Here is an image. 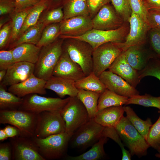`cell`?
Returning <instances> with one entry per match:
<instances>
[{"mask_svg":"<svg viewBox=\"0 0 160 160\" xmlns=\"http://www.w3.org/2000/svg\"><path fill=\"white\" fill-rule=\"evenodd\" d=\"M16 62L14 58L12 50H1L0 51V70H6L13 65Z\"/></svg>","mask_w":160,"mask_h":160,"instance_id":"41","label":"cell"},{"mask_svg":"<svg viewBox=\"0 0 160 160\" xmlns=\"http://www.w3.org/2000/svg\"><path fill=\"white\" fill-rule=\"evenodd\" d=\"M122 152V160H131V157L132 155L129 151L126 150L124 148L121 149Z\"/></svg>","mask_w":160,"mask_h":160,"instance_id":"53","label":"cell"},{"mask_svg":"<svg viewBox=\"0 0 160 160\" xmlns=\"http://www.w3.org/2000/svg\"><path fill=\"white\" fill-rule=\"evenodd\" d=\"M147 20L148 25L151 29L160 30V9H149Z\"/></svg>","mask_w":160,"mask_h":160,"instance_id":"43","label":"cell"},{"mask_svg":"<svg viewBox=\"0 0 160 160\" xmlns=\"http://www.w3.org/2000/svg\"><path fill=\"white\" fill-rule=\"evenodd\" d=\"M78 89L95 92L101 94L106 88L99 77L93 72L89 75L75 82Z\"/></svg>","mask_w":160,"mask_h":160,"instance_id":"30","label":"cell"},{"mask_svg":"<svg viewBox=\"0 0 160 160\" xmlns=\"http://www.w3.org/2000/svg\"><path fill=\"white\" fill-rule=\"evenodd\" d=\"M6 87L0 83V110H12L18 109L22 104L23 98L7 92Z\"/></svg>","mask_w":160,"mask_h":160,"instance_id":"31","label":"cell"},{"mask_svg":"<svg viewBox=\"0 0 160 160\" xmlns=\"http://www.w3.org/2000/svg\"><path fill=\"white\" fill-rule=\"evenodd\" d=\"M41 49L36 45L24 43L12 49L16 62L24 61L35 64L38 60Z\"/></svg>","mask_w":160,"mask_h":160,"instance_id":"23","label":"cell"},{"mask_svg":"<svg viewBox=\"0 0 160 160\" xmlns=\"http://www.w3.org/2000/svg\"><path fill=\"white\" fill-rule=\"evenodd\" d=\"M159 153H160V146L157 150Z\"/></svg>","mask_w":160,"mask_h":160,"instance_id":"57","label":"cell"},{"mask_svg":"<svg viewBox=\"0 0 160 160\" xmlns=\"http://www.w3.org/2000/svg\"><path fill=\"white\" fill-rule=\"evenodd\" d=\"M61 113L65 123V132L71 137L90 119L86 108L76 96L70 97Z\"/></svg>","mask_w":160,"mask_h":160,"instance_id":"6","label":"cell"},{"mask_svg":"<svg viewBox=\"0 0 160 160\" xmlns=\"http://www.w3.org/2000/svg\"><path fill=\"white\" fill-rule=\"evenodd\" d=\"M115 128L132 156L140 157L147 154L150 146L145 139L126 117H122Z\"/></svg>","mask_w":160,"mask_h":160,"instance_id":"4","label":"cell"},{"mask_svg":"<svg viewBox=\"0 0 160 160\" xmlns=\"http://www.w3.org/2000/svg\"><path fill=\"white\" fill-rule=\"evenodd\" d=\"M149 9H160V0H147Z\"/></svg>","mask_w":160,"mask_h":160,"instance_id":"52","label":"cell"},{"mask_svg":"<svg viewBox=\"0 0 160 160\" xmlns=\"http://www.w3.org/2000/svg\"></svg>","mask_w":160,"mask_h":160,"instance_id":"59","label":"cell"},{"mask_svg":"<svg viewBox=\"0 0 160 160\" xmlns=\"http://www.w3.org/2000/svg\"><path fill=\"white\" fill-rule=\"evenodd\" d=\"M126 116L138 132L146 139L150 129L152 125L150 118L143 120L136 114L133 110L129 106H123Z\"/></svg>","mask_w":160,"mask_h":160,"instance_id":"29","label":"cell"},{"mask_svg":"<svg viewBox=\"0 0 160 160\" xmlns=\"http://www.w3.org/2000/svg\"><path fill=\"white\" fill-rule=\"evenodd\" d=\"M16 8L15 1L11 0H0V15L10 13Z\"/></svg>","mask_w":160,"mask_h":160,"instance_id":"49","label":"cell"},{"mask_svg":"<svg viewBox=\"0 0 160 160\" xmlns=\"http://www.w3.org/2000/svg\"><path fill=\"white\" fill-rule=\"evenodd\" d=\"M116 42H108L93 49V72L97 76L108 69L123 52Z\"/></svg>","mask_w":160,"mask_h":160,"instance_id":"11","label":"cell"},{"mask_svg":"<svg viewBox=\"0 0 160 160\" xmlns=\"http://www.w3.org/2000/svg\"><path fill=\"white\" fill-rule=\"evenodd\" d=\"M63 49L70 58L81 67L87 76L93 72V49L87 42L73 38H67Z\"/></svg>","mask_w":160,"mask_h":160,"instance_id":"5","label":"cell"},{"mask_svg":"<svg viewBox=\"0 0 160 160\" xmlns=\"http://www.w3.org/2000/svg\"><path fill=\"white\" fill-rule=\"evenodd\" d=\"M63 42L62 40H55L41 48L38 60L35 64V76L46 81L52 76L63 51Z\"/></svg>","mask_w":160,"mask_h":160,"instance_id":"2","label":"cell"},{"mask_svg":"<svg viewBox=\"0 0 160 160\" xmlns=\"http://www.w3.org/2000/svg\"><path fill=\"white\" fill-rule=\"evenodd\" d=\"M124 22L115 9L108 4L103 6L92 18L93 28L100 30L115 29L122 26Z\"/></svg>","mask_w":160,"mask_h":160,"instance_id":"14","label":"cell"},{"mask_svg":"<svg viewBox=\"0 0 160 160\" xmlns=\"http://www.w3.org/2000/svg\"><path fill=\"white\" fill-rule=\"evenodd\" d=\"M128 22L129 29L125 40L116 42L123 51L130 47L143 45L145 41L147 32L151 28L143 19L132 12Z\"/></svg>","mask_w":160,"mask_h":160,"instance_id":"12","label":"cell"},{"mask_svg":"<svg viewBox=\"0 0 160 160\" xmlns=\"http://www.w3.org/2000/svg\"><path fill=\"white\" fill-rule=\"evenodd\" d=\"M128 98L106 89L100 95L98 102V110L111 106L127 105Z\"/></svg>","mask_w":160,"mask_h":160,"instance_id":"28","label":"cell"},{"mask_svg":"<svg viewBox=\"0 0 160 160\" xmlns=\"http://www.w3.org/2000/svg\"><path fill=\"white\" fill-rule=\"evenodd\" d=\"M12 152L10 142L0 144V160H12Z\"/></svg>","mask_w":160,"mask_h":160,"instance_id":"48","label":"cell"},{"mask_svg":"<svg viewBox=\"0 0 160 160\" xmlns=\"http://www.w3.org/2000/svg\"><path fill=\"white\" fill-rule=\"evenodd\" d=\"M108 69L121 77L135 88L141 80L138 71L127 61L124 51L117 57Z\"/></svg>","mask_w":160,"mask_h":160,"instance_id":"20","label":"cell"},{"mask_svg":"<svg viewBox=\"0 0 160 160\" xmlns=\"http://www.w3.org/2000/svg\"><path fill=\"white\" fill-rule=\"evenodd\" d=\"M4 129L8 137H13L20 136L19 130L14 126L7 125Z\"/></svg>","mask_w":160,"mask_h":160,"instance_id":"51","label":"cell"},{"mask_svg":"<svg viewBox=\"0 0 160 160\" xmlns=\"http://www.w3.org/2000/svg\"><path fill=\"white\" fill-rule=\"evenodd\" d=\"M8 138L4 129H0V140L4 141Z\"/></svg>","mask_w":160,"mask_h":160,"instance_id":"54","label":"cell"},{"mask_svg":"<svg viewBox=\"0 0 160 160\" xmlns=\"http://www.w3.org/2000/svg\"><path fill=\"white\" fill-rule=\"evenodd\" d=\"M46 82L33 74L25 81L9 87L8 91L21 98L32 94L45 95L47 93L45 87Z\"/></svg>","mask_w":160,"mask_h":160,"instance_id":"19","label":"cell"},{"mask_svg":"<svg viewBox=\"0 0 160 160\" xmlns=\"http://www.w3.org/2000/svg\"><path fill=\"white\" fill-rule=\"evenodd\" d=\"M13 160H45L40 155L32 138L19 136L10 138Z\"/></svg>","mask_w":160,"mask_h":160,"instance_id":"13","label":"cell"},{"mask_svg":"<svg viewBox=\"0 0 160 160\" xmlns=\"http://www.w3.org/2000/svg\"><path fill=\"white\" fill-rule=\"evenodd\" d=\"M63 12V20L77 16L89 15L87 0H70L65 6Z\"/></svg>","mask_w":160,"mask_h":160,"instance_id":"32","label":"cell"},{"mask_svg":"<svg viewBox=\"0 0 160 160\" xmlns=\"http://www.w3.org/2000/svg\"><path fill=\"white\" fill-rule=\"evenodd\" d=\"M138 72L141 79L149 76L155 77L160 81V60L157 58L151 59L145 68Z\"/></svg>","mask_w":160,"mask_h":160,"instance_id":"37","label":"cell"},{"mask_svg":"<svg viewBox=\"0 0 160 160\" xmlns=\"http://www.w3.org/2000/svg\"><path fill=\"white\" fill-rule=\"evenodd\" d=\"M142 45L131 47L124 51L127 62L138 71L145 68L151 59L156 58L146 56L142 49Z\"/></svg>","mask_w":160,"mask_h":160,"instance_id":"24","label":"cell"},{"mask_svg":"<svg viewBox=\"0 0 160 160\" xmlns=\"http://www.w3.org/2000/svg\"><path fill=\"white\" fill-rule=\"evenodd\" d=\"M31 8L17 11L13 16L12 21V30L10 38L12 40H16L19 36L25 18Z\"/></svg>","mask_w":160,"mask_h":160,"instance_id":"36","label":"cell"},{"mask_svg":"<svg viewBox=\"0 0 160 160\" xmlns=\"http://www.w3.org/2000/svg\"><path fill=\"white\" fill-rule=\"evenodd\" d=\"M92 28V18L89 15L74 16L60 23V33L63 35V37L80 36Z\"/></svg>","mask_w":160,"mask_h":160,"instance_id":"17","label":"cell"},{"mask_svg":"<svg viewBox=\"0 0 160 160\" xmlns=\"http://www.w3.org/2000/svg\"><path fill=\"white\" fill-rule=\"evenodd\" d=\"M75 81L60 77L52 76L46 81L45 87L54 92L62 98L66 95L70 97L77 96L78 89Z\"/></svg>","mask_w":160,"mask_h":160,"instance_id":"21","label":"cell"},{"mask_svg":"<svg viewBox=\"0 0 160 160\" xmlns=\"http://www.w3.org/2000/svg\"><path fill=\"white\" fill-rule=\"evenodd\" d=\"M7 72L6 70H0V82L2 81L4 78L5 77Z\"/></svg>","mask_w":160,"mask_h":160,"instance_id":"55","label":"cell"},{"mask_svg":"<svg viewBox=\"0 0 160 160\" xmlns=\"http://www.w3.org/2000/svg\"><path fill=\"white\" fill-rule=\"evenodd\" d=\"M60 34V23H52L45 28L38 43L36 45L41 48L55 41Z\"/></svg>","mask_w":160,"mask_h":160,"instance_id":"34","label":"cell"},{"mask_svg":"<svg viewBox=\"0 0 160 160\" xmlns=\"http://www.w3.org/2000/svg\"></svg>","mask_w":160,"mask_h":160,"instance_id":"58","label":"cell"},{"mask_svg":"<svg viewBox=\"0 0 160 160\" xmlns=\"http://www.w3.org/2000/svg\"><path fill=\"white\" fill-rule=\"evenodd\" d=\"M117 14L125 23L128 22L132 11L129 0H111Z\"/></svg>","mask_w":160,"mask_h":160,"instance_id":"38","label":"cell"},{"mask_svg":"<svg viewBox=\"0 0 160 160\" xmlns=\"http://www.w3.org/2000/svg\"><path fill=\"white\" fill-rule=\"evenodd\" d=\"M129 29V27L124 24L114 30H103L92 28L80 36L63 38H73L84 41L89 44L94 49L106 43L122 42L128 34Z\"/></svg>","mask_w":160,"mask_h":160,"instance_id":"7","label":"cell"},{"mask_svg":"<svg viewBox=\"0 0 160 160\" xmlns=\"http://www.w3.org/2000/svg\"><path fill=\"white\" fill-rule=\"evenodd\" d=\"M122 106H113L98 111L93 119L104 127L115 128L124 116Z\"/></svg>","mask_w":160,"mask_h":160,"instance_id":"22","label":"cell"},{"mask_svg":"<svg viewBox=\"0 0 160 160\" xmlns=\"http://www.w3.org/2000/svg\"><path fill=\"white\" fill-rule=\"evenodd\" d=\"M12 30V22L4 25L0 31V49L5 47L10 38Z\"/></svg>","mask_w":160,"mask_h":160,"instance_id":"46","label":"cell"},{"mask_svg":"<svg viewBox=\"0 0 160 160\" xmlns=\"http://www.w3.org/2000/svg\"><path fill=\"white\" fill-rule=\"evenodd\" d=\"M132 12L137 15L148 24L149 7L144 0H129Z\"/></svg>","mask_w":160,"mask_h":160,"instance_id":"40","label":"cell"},{"mask_svg":"<svg viewBox=\"0 0 160 160\" xmlns=\"http://www.w3.org/2000/svg\"><path fill=\"white\" fill-rule=\"evenodd\" d=\"M65 132V123L61 112L44 111L38 114L34 137L43 138Z\"/></svg>","mask_w":160,"mask_h":160,"instance_id":"10","label":"cell"},{"mask_svg":"<svg viewBox=\"0 0 160 160\" xmlns=\"http://www.w3.org/2000/svg\"><path fill=\"white\" fill-rule=\"evenodd\" d=\"M100 94L83 89H78L77 97L86 108L90 119H93L98 111V100Z\"/></svg>","mask_w":160,"mask_h":160,"instance_id":"26","label":"cell"},{"mask_svg":"<svg viewBox=\"0 0 160 160\" xmlns=\"http://www.w3.org/2000/svg\"><path fill=\"white\" fill-rule=\"evenodd\" d=\"M71 137L65 132L44 138H32L40 155L45 160H52L65 157Z\"/></svg>","mask_w":160,"mask_h":160,"instance_id":"1","label":"cell"},{"mask_svg":"<svg viewBox=\"0 0 160 160\" xmlns=\"http://www.w3.org/2000/svg\"><path fill=\"white\" fill-rule=\"evenodd\" d=\"M102 137L110 138L120 146L121 149L124 147V145L122 143L119 135L115 128L105 127L103 130Z\"/></svg>","mask_w":160,"mask_h":160,"instance_id":"47","label":"cell"},{"mask_svg":"<svg viewBox=\"0 0 160 160\" xmlns=\"http://www.w3.org/2000/svg\"><path fill=\"white\" fill-rule=\"evenodd\" d=\"M52 76L75 81L86 76L79 65L73 61L63 49L54 70Z\"/></svg>","mask_w":160,"mask_h":160,"instance_id":"16","label":"cell"},{"mask_svg":"<svg viewBox=\"0 0 160 160\" xmlns=\"http://www.w3.org/2000/svg\"><path fill=\"white\" fill-rule=\"evenodd\" d=\"M38 114L24 110H0V123L9 124L17 128L20 136L34 137Z\"/></svg>","mask_w":160,"mask_h":160,"instance_id":"3","label":"cell"},{"mask_svg":"<svg viewBox=\"0 0 160 160\" xmlns=\"http://www.w3.org/2000/svg\"><path fill=\"white\" fill-rule=\"evenodd\" d=\"M34 64L24 61L16 62L7 69L0 83L9 87L20 83L34 74Z\"/></svg>","mask_w":160,"mask_h":160,"instance_id":"18","label":"cell"},{"mask_svg":"<svg viewBox=\"0 0 160 160\" xmlns=\"http://www.w3.org/2000/svg\"><path fill=\"white\" fill-rule=\"evenodd\" d=\"M130 104L155 107L160 111V96L154 97L147 94L135 95L128 98L127 105Z\"/></svg>","mask_w":160,"mask_h":160,"instance_id":"35","label":"cell"},{"mask_svg":"<svg viewBox=\"0 0 160 160\" xmlns=\"http://www.w3.org/2000/svg\"><path fill=\"white\" fill-rule=\"evenodd\" d=\"M156 157H158L160 159V153H157L156 154Z\"/></svg>","mask_w":160,"mask_h":160,"instance_id":"56","label":"cell"},{"mask_svg":"<svg viewBox=\"0 0 160 160\" xmlns=\"http://www.w3.org/2000/svg\"><path fill=\"white\" fill-rule=\"evenodd\" d=\"M98 77L107 89L119 95L129 98L139 94L135 88L109 70L104 71Z\"/></svg>","mask_w":160,"mask_h":160,"instance_id":"15","label":"cell"},{"mask_svg":"<svg viewBox=\"0 0 160 160\" xmlns=\"http://www.w3.org/2000/svg\"><path fill=\"white\" fill-rule=\"evenodd\" d=\"M159 118L149 130L146 141L150 147L156 150L160 146V111Z\"/></svg>","mask_w":160,"mask_h":160,"instance_id":"39","label":"cell"},{"mask_svg":"<svg viewBox=\"0 0 160 160\" xmlns=\"http://www.w3.org/2000/svg\"><path fill=\"white\" fill-rule=\"evenodd\" d=\"M105 127L90 119L78 129L71 136L70 141L71 146L80 150L92 146L102 137Z\"/></svg>","mask_w":160,"mask_h":160,"instance_id":"9","label":"cell"},{"mask_svg":"<svg viewBox=\"0 0 160 160\" xmlns=\"http://www.w3.org/2000/svg\"><path fill=\"white\" fill-rule=\"evenodd\" d=\"M41 0H15V9L17 11L22 10L34 6Z\"/></svg>","mask_w":160,"mask_h":160,"instance_id":"50","label":"cell"},{"mask_svg":"<svg viewBox=\"0 0 160 160\" xmlns=\"http://www.w3.org/2000/svg\"><path fill=\"white\" fill-rule=\"evenodd\" d=\"M45 24L42 21L37 23L26 30L10 46L12 49L24 43L36 45L39 41Z\"/></svg>","mask_w":160,"mask_h":160,"instance_id":"25","label":"cell"},{"mask_svg":"<svg viewBox=\"0 0 160 160\" xmlns=\"http://www.w3.org/2000/svg\"><path fill=\"white\" fill-rule=\"evenodd\" d=\"M150 34L151 46L158 57L160 58V30L151 29Z\"/></svg>","mask_w":160,"mask_h":160,"instance_id":"45","label":"cell"},{"mask_svg":"<svg viewBox=\"0 0 160 160\" xmlns=\"http://www.w3.org/2000/svg\"><path fill=\"white\" fill-rule=\"evenodd\" d=\"M64 13L62 7L53 9L48 12L42 21L46 25L61 22L64 18Z\"/></svg>","mask_w":160,"mask_h":160,"instance_id":"42","label":"cell"},{"mask_svg":"<svg viewBox=\"0 0 160 160\" xmlns=\"http://www.w3.org/2000/svg\"><path fill=\"white\" fill-rule=\"evenodd\" d=\"M89 15L92 18L97 13L104 5L108 4L111 0H87Z\"/></svg>","mask_w":160,"mask_h":160,"instance_id":"44","label":"cell"},{"mask_svg":"<svg viewBox=\"0 0 160 160\" xmlns=\"http://www.w3.org/2000/svg\"><path fill=\"white\" fill-rule=\"evenodd\" d=\"M107 140V137H102L86 152L76 156H68L65 158L68 160H98L103 159L105 155L104 146Z\"/></svg>","mask_w":160,"mask_h":160,"instance_id":"27","label":"cell"},{"mask_svg":"<svg viewBox=\"0 0 160 160\" xmlns=\"http://www.w3.org/2000/svg\"><path fill=\"white\" fill-rule=\"evenodd\" d=\"M47 6V4L46 2L41 1L31 7L25 18L19 36L22 35L28 29L37 23L41 14L46 9Z\"/></svg>","mask_w":160,"mask_h":160,"instance_id":"33","label":"cell"},{"mask_svg":"<svg viewBox=\"0 0 160 160\" xmlns=\"http://www.w3.org/2000/svg\"><path fill=\"white\" fill-rule=\"evenodd\" d=\"M70 97L62 99L42 96L37 94H31L23 97V103L18 109L37 114L44 111L61 112Z\"/></svg>","mask_w":160,"mask_h":160,"instance_id":"8","label":"cell"}]
</instances>
